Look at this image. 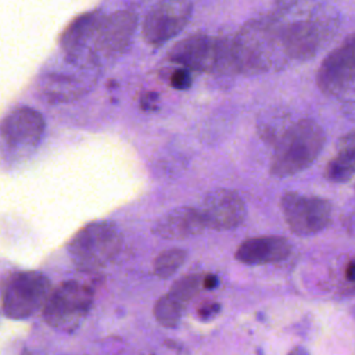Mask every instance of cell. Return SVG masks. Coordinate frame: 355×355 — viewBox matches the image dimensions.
<instances>
[{"instance_id":"cell-9","label":"cell","mask_w":355,"mask_h":355,"mask_svg":"<svg viewBox=\"0 0 355 355\" xmlns=\"http://www.w3.org/2000/svg\"><path fill=\"white\" fill-rule=\"evenodd\" d=\"M318 87L327 96H338L355 85V33L347 36L320 62Z\"/></svg>"},{"instance_id":"cell-21","label":"cell","mask_w":355,"mask_h":355,"mask_svg":"<svg viewBox=\"0 0 355 355\" xmlns=\"http://www.w3.org/2000/svg\"><path fill=\"white\" fill-rule=\"evenodd\" d=\"M220 312V304L215 301H208L201 304V306L197 309V315L202 320H209L215 318Z\"/></svg>"},{"instance_id":"cell-16","label":"cell","mask_w":355,"mask_h":355,"mask_svg":"<svg viewBox=\"0 0 355 355\" xmlns=\"http://www.w3.org/2000/svg\"><path fill=\"white\" fill-rule=\"evenodd\" d=\"M355 176V129L344 135L334 155L324 168V178L331 183H345Z\"/></svg>"},{"instance_id":"cell-5","label":"cell","mask_w":355,"mask_h":355,"mask_svg":"<svg viewBox=\"0 0 355 355\" xmlns=\"http://www.w3.org/2000/svg\"><path fill=\"white\" fill-rule=\"evenodd\" d=\"M51 293L49 277L36 270H17L3 280L1 311L10 319H26L44 304Z\"/></svg>"},{"instance_id":"cell-15","label":"cell","mask_w":355,"mask_h":355,"mask_svg":"<svg viewBox=\"0 0 355 355\" xmlns=\"http://www.w3.org/2000/svg\"><path fill=\"white\" fill-rule=\"evenodd\" d=\"M204 229L205 223L198 208L178 207L155 220L153 233L164 240H184L200 234Z\"/></svg>"},{"instance_id":"cell-10","label":"cell","mask_w":355,"mask_h":355,"mask_svg":"<svg viewBox=\"0 0 355 355\" xmlns=\"http://www.w3.org/2000/svg\"><path fill=\"white\" fill-rule=\"evenodd\" d=\"M137 24V15L130 10H118L101 18L92 40V58L116 57L130 44Z\"/></svg>"},{"instance_id":"cell-12","label":"cell","mask_w":355,"mask_h":355,"mask_svg":"<svg viewBox=\"0 0 355 355\" xmlns=\"http://www.w3.org/2000/svg\"><path fill=\"white\" fill-rule=\"evenodd\" d=\"M205 227L230 230L239 227L247 215L243 198L233 190L215 189L205 194L198 208Z\"/></svg>"},{"instance_id":"cell-11","label":"cell","mask_w":355,"mask_h":355,"mask_svg":"<svg viewBox=\"0 0 355 355\" xmlns=\"http://www.w3.org/2000/svg\"><path fill=\"white\" fill-rule=\"evenodd\" d=\"M193 3L166 0L154 4L143 22V39L153 46H161L175 37L189 22Z\"/></svg>"},{"instance_id":"cell-14","label":"cell","mask_w":355,"mask_h":355,"mask_svg":"<svg viewBox=\"0 0 355 355\" xmlns=\"http://www.w3.org/2000/svg\"><path fill=\"white\" fill-rule=\"evenodd\" d=\"M291 254V243L283 236L250 237L239 244L234 258L245 265H265L284 261Z\"/></svg>"},{"instance_id":"cell-22","label":"cell","mask_w":355,"mask_h":355,"mask_svg":"<svg viewBox=\"0 0 355 355\" xmlns=\"http://www.w3.org/2000/svg\"><path fill=\"white\" fill-rule=\"evenodd\" d=\"M158 93L155 92H144L140 97V107L144 111H155L158 108Z\"/></svg>"},{"instance_id":"cell-1","label":"cell","mask_w":355,"mask_h":355,"mask_svg":"<svg viewBox=\"0 0 355 355\" xmlns=\"http://www.w3.org/2000/svg\"><path fill=\"white\" fill-rule=\"evenodd\" d=\"M266 19L284 65L312 58L338 29L336 10L323 4L282 3Z\"/></svg>"},{"instance_id":"cell-19","label":"cell","mask_w":355,"mask_h":355,"mask_svg":"<svg viewBox=\"0 0 355 355\" xmlns=\"http://www.w3.org/2000/svg\"><path fill=\"white\" fill-rule=\"evenodd\" d=\"M183 308L178 301H175L169 294L159 297L154 305V316L157 322L168 329L178 326Z\"/></svg>"},{"instance_id":"cell-17","label":"cell","mask_w":355,"mask_h":355,"mask_svg":"<svg viewBox=\"0 0 355 355\" xmlns=\"http://www.w3.org/2000/svg\"><path fill=\"white\" fill-rule=\"evenodd\" d=\"M204 288V275L193 273V275H184L180 279H178L169 290V295L178 301L182 306H184L189 301H191L200 290Z\"/></svg>"},{"instance_id":"cell-8","label":"cell","mask_w":355,"mask_h":355,"mask_svg":"<svg viewBox=\"0 0 355 355\" xmlns=\"http://www.w3.org/2000/svg\"><path fill=\"white\" fill-rule=\"evenodd\" d=\"M280 209L288 229L300 237L320 233L331 220V204L319 196L287 191L280 198Z\"/></svg>"},{"instance_id":"cell-18","label":"cell","mask_w":355,"mask_h":355,"mask_svg":"<svg viewBox=\"0 0 355 355\" xmlns=\"http://www.w3.org/2000/svg\"><path fill=\"white\" fill-rule=\"evenodd\" d=\"M186 257L187 252L182 248H169L161 251L153 263L154 273L161 279L171 277L184 263Z\"/></svg>"},{"instance_id":"cell-6","label":"cell","mask_w":355,"mask_h":355,"mask_svg":"<svg viewBox=\"0 0 355 355\" xmlns=\"http://www.w3.org/2000/svg\"><path fill=\"white\" fill-rule=\"evenodd\" d=\"M93 304V288L78 280H67L51 290L43 318L54 329L72 331L86 318Z\"/></svg>"},{"instance_id":"cell-3","label":"cell","mask_w":355,"mask_h":355,"mask_svg":"<svg viewBox=\"0 0 355 355\" xmlns=\"http://www.w3.org/2000/svg\"><path fill=\"white\" fill-rule=\"evenodd\" d=\"M182 68L207 73H237L232 37L194 33L178 42L168 53Z\"/></svg>"},{"instance_id":"cell-25","label":"cell","mask_w":355,"mask_h":355,"mask_svg":"<svg viewBox=\"0 0 355 355\" xmlns=\"http://www.w3.org/2000/svg\"><path fill=\"white\" fill-rule=\"evenodd\" d=\"M354 189H355V187H354Z\"/></svg>"},{"instance_id":"cell-13","label":"cell","mask_w":355,"mask_h":355,"mask_svg":"<svg viewBox=\"0 0 355 355\" xmlns=\"http://www.w3.org/2000/svg\"><path fill=\"white\" fill-rule=\"evenodd\" d=\"M104 14L90 10L73 18L60 36V47L65 58L75 64H94L92 58V40Z\"/></svg>"},{"instance_id":"cell-24","label":"cell","mask_w":355,"mask_h":355,"mask_svg":"<svg viewBox=\"0 0 355 355\" xmlns=\"http://www.w3.org/2000/svg\"><path fill=\"white\" fill-rule=\"evenodd\" d=\"M287 355H309V354H308V351H306L305 348H302V347H294L293 349L288 351Z\"/></svg>"},{"instance_id":"cell-20","label":"cell","mask_w":355,"mask_h":355,"mask_svg":"<svg viewBox=\"0 0 355 355\" xmlns=\"http://www.w3.org/2000/svg\"><path fill=\"white\" fill-rule=\"evenodd\" d=\"M169 83L173 89L178 90H186L190 87L191 85V76H190V71L186 68L179 67L178 69H175L171 76H169Z\"/></svg>"},{"instance_id":"cell-4","label":"cell","mask_w":355,"mask_h":355,"mask_svg":"<svg viewBox=\"0 0 355 355\" xmlns=\"http://www.w3.org/2000/svg\"><path fill=\"white\" fill-rule=\"evenodd\" d=\"M122 248V233L110 220H94L79 229L67 250L73 265L82 272H94L112 262Z\"/></svg>"},{"instance_id":"cell-7","label":"cell","mask_w":355,"mask_h":355,"mask_svg":"<svg viewBox=\"0 0 355 355\" xmlns=\"http://www.w3.org/2000/svg\"><path fill=\"white\" fill-rule=\"evenodd\" d=\"M44 118L28 105L12 108L1 121V151L10 161L31 154L44 133Z\"/></svg>"},{"instance_id":"cell-23","label":"cell","mask_w":355,"mask_h":355,"mask_svg":"<svg viewBox=\"0 0 355 355\" xmlns=\"http://www.w3.org/2000/svg\"><path fill=\"white\" fill-rule=\"evenodd\" d=\"M219 280L215 275H204V288L207 290H212L218 286Z\"/></svg>"},{"instance_id":"cell-2","label":"cell","mask_w":355,"mask_h":355,"mask_svg":"<svg viewBox=\"0 0 355 355\" xmlns=\"http://www.w3.org/2000/svg\"><path fill=\"white\" fill-rule=\"evenodd\" d=\"M326 143L323 128L312 119H300L290 125L277 139L270 158V175L293 176L308 166L322 153Z\"/></svg>"}]
</instances>
